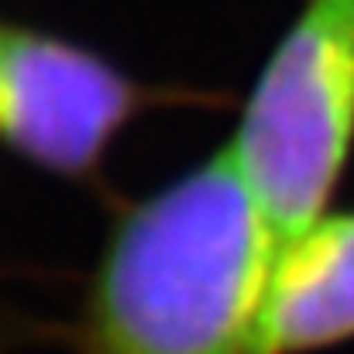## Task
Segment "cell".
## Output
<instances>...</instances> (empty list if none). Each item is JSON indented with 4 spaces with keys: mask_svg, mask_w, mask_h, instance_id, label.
<instances>
[{
    "mask_svg": "<svg viewBox=\"0 0 354 354\" xmlns=\"http://www.w3.org/2000/svg\"><path fill=\"white\" fill-rule=\"evenodd\" d=\"M275 265L265 214L224 148L118 227L83 354H251Z\"/></svg>",
    "mask_w": 354,
    "mask_h": 354,
    "instance_id": "cell-1",
    "label": "cell"
},
{
    "mask_svg": "<svg viewBox=\"0 0 354 354\" xmlns=\"http://www.w3.org/2000/svg\"><path fill=\"white\" fill-rule=\"evenodd\" d=\"M354 138V0H313L265 66L231 145L279 258L327 207Z\"/></svg>",
    "mask_w": 354,
    "mask_h": 354,
    "instance_id": "cell-2",
    "label": "cell"
},
{
    "mask_svg": "<svg viewBox=\"0 0 354 354\" xmlns=\"http://www.w3.org/2000/svg\"><path fill=\"white\" fill-rule=\"evenodd\" d=\"M131 107V86L90 52L0 28V134L31 162L90 169Z\"/></svg>",
    "mask_w": 354,
    "mask_h": 354,
    "instance_id": "cell-3",
    "label": "cell"
},
{
    "mask_svg": "<svg viewBox=\"0 0 354 354\" xmlns=\"http://www.w3.org/2000/svg\"><path fill=\"white\" fill-rule=\"evenodd\" d=\"M351 334L354 214H334L279 258L251 354H299Z\"/></svg>",
    "mask_w": 354,
    "mask_h": 354,
    "instance_id": "cell-4",
    "label": "cell"
}]
</instances>
